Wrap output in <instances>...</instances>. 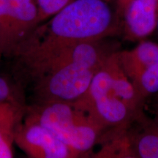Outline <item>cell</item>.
<instances>
[{
	"instance_id": "cell-1",
	"label": "cell",
	"mask_w": 158,
	"mask_h": 158,
	"mask_svg": "<svg viewBox=\"0 0 158 158\" xmlns=\"http://www.w3.org/2000/svg\"><path fill=\"white\" fill-rule=\"evenodd\" d=\"M43 23L13 53L24 66L68 45L102 40L117 28L107 0H73Z\"/></svg>"
},
{
	"instance_id": "cell-2",
	"label": "cell",
	"mask_w": 158,
	"mask_h": 158,
	"mask_svg": "<svg viewBox=\"0 0 158 158\" xmlns=\"http://www.w3.org/2000/svg\"><path fill=\"white\" fill-rule=\"evenodd\" d=\"M143 98L111 53L94 75L86 92L73 102L105 130L123 129L140 113Z\"/></svg>"
},
{
	"instance_id": "cell-3",
	"label": "cell",
	"mask_w": 158,
	"mask_h": 158,
	"mask_svg": "<svg viewBox=\"0 0 158 158\" xmlns=\"http://www.w3.org/2000/svg\"><path fill=\"white\" fill-rule=\"evenodd\" d=\"M27 118L40 124L81 155L93 149L103 129L73 103L37 104Z\"/></svg>"
},
{
	"instance_id": "cell-4",
	"label": "cell",
	"mask_w": 158,
	"mask_h": 158,
	"mask_svg": "<svg viewBox=\"0 0 158 158\" xmlns=\"http://www.w3.org/2000/svg\"><path fill=\"white\" fill-rule=\"evenodd\" d=\"M98 70L78 62L48 69L33 79L37 104L76 102L86 93Z\"/></svg>"
},
{
	"instance_id": "cell-5",
	"label": "cell",
	"mask_w": 158,
	"mask_h": 158,
	"mask_svg": "<svg viewBox=\"0 0 158 158\" xmlns=\"http://www.w3.org/2000/svg\"><path fill=\"white\" fill-rule=\"evenodd\" d=\"M123 70L143 99L158 93V44L143 41L118 53Z\"/></svg>"
},
{
	"instance_id": "cell-6",
	"label": "cell",
	"mask_w": 158,
	"mask_h": 158,
	"mask_svg": "<svg viewBox=\"0 0 158 158\" xmlns=\"http://www.w3.org/2000/svg\"><path fill=\"white\" fill-rule=\"evenodd\" d=\"M14 143L29 158H79L81 155L40 124L26 118L14 131Z\"/></svg>"
},
{
	"instance_id": "cell-7",
	"label": "cell",
	"mask_w": 158,
	"mask_h": 158,
	"mask_svg": "<svg viewBox=\"0 0 158 158\" xmlns=\"http://www.w3.org/2000/svg\"><path fill=\"white\" fill-rule=\"evenodd\" d=\"M124 29L133 39H142L156 30L158 0H132L124 10Z\"/></svg>"
},
{
	"instance_id": "cell-8",
	"label": "cell",
	"mask_w": 158,
	"mask_h": 158,
	"mask_svg": "<svg viewBox=\"0 0 158 158\" xmlns=\"http://www.w3.org/2000/svg\"><path fill=\"white\" fill-rule=\"evenodd\" d=\"M9 18L14 49L40 25L39 10L35 0H8Z\"/></svg>"
},
{
	"instance_id": "cell-9",
	"label": "cell",
	"mask_w": 158,
	"mask_h": 158,
	"mask_svg": "<svg viewBox=\"0 0 158 158\" xmlns=\"http://www.w3.org/2000/svg\"><path fill=\"white\" fill-rule=\"evenodd\" d=\"M79 158H139L136 152L131 134L124 128L118 129L109 137L103 138L96 151L89 150Z\"/></svg>"
},
{
	"instance_id": "cell-10",
	"label": "cell",
	"mask_w": 158,
	"mask_h": 158,
	"mask_svg": "<svg viewBox=\"0 0 158 158\" xmlns=\"http://www.w3.org/2000/svg\"><path fill=\"white\" fill-rule=\"evenodd\" d=\"M23 102L8 81L0 76V129L14 132L23 116Z\"/></svg>"
},
{
	"instance_id": "cell-11",
	"label": "cell",
	"mask_w": 158,
	"mask_h": 158,
	"mask_svg": "<svg viewBox=\"0 0 158 158\" xmlns=\"http://www.w3.org/2000/svg\"><path fill=\"white\" fill-rule=\"evenodd\" d=\"M139 158H158V124L147 128L136 135H132Z\"/></svg>"
},
{
	"instance_id": "cell-12",
	"label": "cell",
	"mask_w": 158,
	"mask_h": 158,
	"mask_svg": "<svg viewBox=\"0 0 158 158\" xmlns=\"http://www.w3.org/2000/svg\"><path fill=\"white\" fill-rule=\"evenodd\" d=\"M0 45L4 55L13 54L14 45L10 23L8 0H0Z\"/></svg>"
},
{
	"instance_id": "cell-13",
	"label": "cell",
	"mask_w": 158,
	"mask_h": 158,
	"mask_svg": "<svg viewBox=\"0 0 158 158\" xmlns=\"http://www.w3.org/2000/svg\"><path fill=\"white\" fill-rule=\"evenodd\" d=\"M35 1L39 10L40 23H42L58 13L73 0H35Z\"/></svg>"
},
{
	"instance_id": "cell-14",
	"label": "cell",
	"mask_w": 158,
	"mask_h": 158,
	"mask_svg": "<svg viewBox=\"0 0 158 158\" xmlns=\"http://www.w3.org/2000/svg\"><path fill=\"white\" fill-rule=\"evenodd\" d=\"M14 132L0 129V158H13Z\"/></svg>"
},
{
	"instance_id": "cell-15",
	"label": "cell",
	"mask_w": 158,
	"mask_h": 158,
	"mask_svg": "<svg viewBox=\"0 0 158 158\" xmlns=\"http://www.w3.org/2000/svg\"><path fill=\"white\" fill-rule=\"evenodd\" d=\"M131 1L132 0H116L118 8L122 14H123L124 10L126 9V7H127V6L128 5V4H129Z\"/></svg>"
},
{
	"instance_id": "cell-16",
	"label": "cell",
	"mask_w": 158,
	"mask_h": 158,
	"mask_svg": "<svg viewBox=\"0 0 158 158\" xmlns=\"http://www.w3.org/2000/svg\"><path fill=\"white\" fill-rule=\"evenodd\" d=\"M155 114H156V122L158 124V103L157 105V106H156Z\"/></svg>"
},
{
	"instance_id": "cell-17",
	"label": "cell",
	"mask_w": 158,
	"mask_h": 158,
	"mask_svg": "<svg viewBox=\"0 0 158 158\" xmlns=\"http://www.w3.org/2000/svg\"><path fill=\"white\" fill-rule=\"evenodd\" d=\"M2 55H4V52L2 51V48L1 45H0V59H1V57H2Z\"/></svg>"
},
{
	"instance_id": "cell-18",
	"label": "cell",
	"mask_w": 158,
	"mask_h": 158,
	"mask_svg": "<svg viewBox=\"0 0 158 158\" xmlns=\"http://www.w3.org/2000/svg\"><path fill=\"white\" fill-rule=\"evenodd\" d=\"M156 30L157 31V33H158V18H157V26H156Z\"/></svg>"
}]
</instances>
